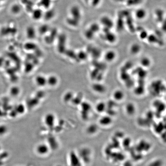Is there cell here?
<instances>
[{
    "mask_svg": "<svg viewBox=\"0 0 166 166\" xmlns=\"http://www.w3.org/2000/svg\"><path fill=\"white\" fill-rule=\"evenodd\" d=\"M100 25L102 26L103 29L111 30L115 25L114 21L111 17L107 15H104L100 17Z\"/></svg>",
    "mask_w": 166,
    "mask_h": 166,
    "instance_id": "6da1fadb",
    "label": "cell"
},
{
    "mask_svg": "<svg viewBox=\"0 0 166 166\" xmlns=\"http://www.w3.org/2000/svg\"><path fill=\"white\" fill-rule=\"evenodd\" d=\"M103 38L105 41L110 44H115L117 41V37L115 33L111 32L110 30L103 29Z\"/></svg>",
    "mask_w": 166,
    "mask_h": 166,
    "instance_id": "7a4b0ae2",
    "label": "cell"
},
{
    "mask_svg": "<svg viewBox=\"0 0 166 166\" xmlns=\"http://www.w3.org/2000/svg\"><path fill=\"white\" fill-rule=\"evenodd\" d=\"M50 149L47 143H41L37 145L35 148L36 153L41 156H44L49 153Z\"/></svg>",
    "mask_w": 166,
    "mask_h": 166,
    "instance_id": "3957f363",
    "label": "cell"
},
{
    "mask_svg": "<svg viewBox=\"0 0 166 166\" xmlns=\"http://www.w3.org/2000/svg\"><path fill=\"white\" fill-rule=\"evenodd\" d=\"M147 15L148 12L147 10L143 8H138L134 12L135 18L140 21L145 20L147 16Z\"/></svg>",
    "mask_w": 166,
    "mask_h": 166,
    "instance_id": "277c9868",
    "label": "cell"
},
{
    "mask_svg": "<svg viewBox=\"0 0 166 166\" xmlns=\"http://www.w3.org/2000/svg\"><path fill=\"white\" fill-rule=\"evenodd\" d=\"M105 60L108 63H112L115 61L117 58L116 52L113 50H108L106 51L103 55Z\"/></svg>",
    "mask_w": 166,
    "mask_h": 166,
    "instance_id": "5b68a950",
    "label": "cell"
},
{
    "mask_svg": "<svg viewBox=\"0 0 166 166\" xmlns=\"http://www.w3.org/2000/svg\"><path fill=\"white\" fill-rule=\"evenodd\" d=\"M70 16L72 18L80 21L81 19V13L80 9L77 6H73L70 10Z\"/></svg>",
    "mask_w": 166,
    "mask_h": 166,
    "instance_id": "8992f818",
    "label": "cell"
},
{
    "mask_svg": "<svg viewBox=\"0 0 166 166\" xmlns=\"http://www.w3.org/2000/svg\"><path fill=\"white\" fill-rule=\"evenodd\" d=\"M113 99L116 102H121L123 100L125 97L124 92L120 89H117L113 92Z\"/></svg>",
    "mask_w": 166,
    "mask_h": 166,
    "instance_id": "52a82bcc",
    "label": "cell"
},
{
    "mask_svg": "<svg viewBox=\"0 0 166 166\" xmlns=\"http://www.w3.org/2000/svg\"><path fill=\"white\" fill-rule=\"evenodd\" d=\"M44 123L49 128L54 127L55 122V117L52 113H48L44 117Z\"/></svg>",
    "mask_w": 166,
    "mask_h": 166,
    "instance_id": "ba28073f",
    "label": "cell"
},
{
    "mask_svg": "<svg viewBox=\"0 0 166 166\" xmlns=\"http://www.w3.org/2000/svg\"><path fill=\"white\" fill-rule=\"evenodd\" d=\"M70 166H81V160L75 152H72L69 155Z\"/></svg>",
    "mask_w": 166,
    "mask_h": 166,
    "instance_id": "9c48e42d",
    "label": "cell"
},
{
    "mask_svg": "<svg viewBox=\"0 0 166 166\" xmlns=\"http://www.w3.org/2000/svg\"><path fill=\"white\" fill-rule=\"evenodd\" d=\"M126 113L129 116H133L135 114L137 110V107L134 103L130 102L126 104L124 107Z\"/></svg>",
    "mask_w": 166,
    "mask_h": 166,
    "instance_id": "30bf717a",
    "label": "cell"
},
{
    "mask_svg": "<svg viewBox=\"0 0 166 166\" xmlns=\"http://www.w3.org/2000/svg\"><path fill=\"white\" fill-rule=\"evenodd\" d=\"M142 50V46L138 43H134L130 47L129 52L133 55H137L140 53Z\"/></svg>",
    "mask_w": 166,
    "mask_h": 166,
    "instance_id": "8fae6325",
    "label": "cell"
},
{
    "mask_svg": "<svg viewBox=\"0 0 166 166\" xmlns=\"http://www.w3.org/2000/svg\"><path fill=\"white\" fill-rule=\"evenodd\" d=\"M92 89L95 93L99 94H104L106 91V87L99 82H97L93 84Z\"/></svg>",
    "mask_w": 166,
    "mask_h": 166,
    "instance_id": "7c38bea8",
    "label": "cell"
},
{
    "mask_svg": "<svg viewBox=\"0 0 166 166\" xmlns=\"http://www.w3.org/2000/svg\"><path fill=\"white\" fill-rule=\"evenodd\" d=\"M152 61L150 58L148 57L144 56L140 59V63L142 68L144 69L149 68L151 67Z\"/></svg>",
    "mask_w": 166,
    "mask_h": 166,
    "instance_id": "4fadbf2b",
    "label": "cell"
},
{
    "mask_svg": "<svg viewBox=\"0 0 166 166\" xmlns=\"http://www.w3.org/2000/svg\"><path fill=\"white\" fill-rule=\"evenodd\" d=\"M47 78L43 75H38L35 78V84L37 86L43 87L47 84Z\"/></svg>",
    "mask_w": 166,
    "mask_h": 166,
    "instance_id": "5bb4252c",
    "label": "cell"
},
{
    "mask_svg": "<svg viewBox=\"0 0 166 166\" xmlns=\"http://www.w3.org/2000/svg\"><path fill=\"white\" fill-rule=\"evenodd\" d=\"M95 110L99 113H102L107 110V104L103 101H100L95 105Z\"/></svg>",
    "mask_w": 166,
    "mask_h": 166,
    "instance_id": "9a60e30c",
    "label": "cell"
},
{
    "mask_svg": "<svg viewBox=\"0 0 166 166\" xmlns=\"http://www.w3.org/2000/svg\"><path fill=\"white\" fill-rule=\"evenodd\" d=\"M112 121V117L109 115L102 116L100 119V124L102 126H108L111 124Z\"/></svg>",
    "mask_w": 166,
    "mask_h": 166,
    "instance_id": "2e32d148",
    "label": "cell"
},
{
    "mask_svg": "<svg viewBox=\"0 0 166 166\" xmlns=\"http://www.w3.org/2000/svg\"><path fill=\"white\" fill-rule=\"evenodd\" d=\"M26 35L27 37L30 39L35 38L36 35V31L33 27H28L26 30Z\"/></svg>",
    "mask_w": 166,
    "mask_h": 166,
    "instance_id": "e0dca14e",
    "label": "cell"
},
{
    "mask_svg": "<svg viewBox=\"0 0 166 166\" xmlns=\"http://www.w3.org/2000/svg\"><path fill=\"white\" fill-rule=\"evenodd\" d=\"M47 78V84L49 85L51 87L55 86H56L58 84V79L57 77L55 76L51 75L49 77Z\"/></svg>",
    "mask_w": 166,
    "mask_h": 166,
    "instance_id": "ac0fdd59",
    "label": "cell"
},
{
    "mask_svg": "<svg viewBox=\"0 0 166 166\" xmlns=\"http://www.w3.org/2000/svg\"><path fill=\"white\" fill-rule=\"evenodd\" d=\"M43 12L40 9H36L33 12L32 16L33 19L38 20L43 17Z\"/></svg>",
    "mask_w": 166,
    "mask_h": 166,
    "instance_id": "d6986e66",
    "label": "cell"
},
{
    "mask_svg": "<svg viewBox=\"0 0 166 166\" xmlns=\"http://www.w3.org/2000/svg\"><path fill=\"white\" fill-rule=\"evenodd\" d=\"M164 12L163 10L160 9H158L155 11V16L156 19L158 22H159L160 21V20L161 21V20L163 19V16H164Z\"/></svg>",
    "mask_w": 166,
    "mask_h": 166,
    "instance_id": "ffe728a7",
    "label": "cell"
},
{
    "mask_svg": "<svg viewBox=\"0 0 166 166\" xmlns=\"http://www.w3.org/2000/svg\"><path fill=\"white\" fill-rule=\"evenodd\" d=\"M55 12L53 10L49 9L45 14H43V17L46 20H51L54 17Z\"/></svg>",
    "mask_w": 166,
    "mask_h": 166,
    "instance_id": "44dd1931",
    "label": "cell"
},
{
    "mask_svg": "<svg viewBox=\"0 0 166 166\" xmlns=\"http://www.w3.org/2000/svg\"><path fill=\"white\" fill-rule=\"evenodd\" d=\"M95 33H94L90 29H87L84 32V36L85 37L89 40H91L95 37Z\"/></svg>",
    "mask_w": 166,
    "mask_h": 166,
    "instance_id": "7402d4cb",
    "label": "cell"
},
{
    "mask_svg": "<svg viewBox=\"0 0 166 166\" xmlns=\"http://www.w3.org/2000/svg\"><path fill=\"white\" fill-rule=\"evenodd\" d=\"M89 29L92 30L95 34L98 32L100 30V25L98 23H93L90 25Z\"/></svg>",
    "mask_w": 166,
    "mask_h": 166,
    "instance_id": "603a6c76",
    "label": "cell"
},
{
    "mask_svg": "<svg viewBox=\"0 0 166 166\" xmlns=\"http://www.w3.org/2000/svg\"><path fill=\"white\" fill-rule=\"evenodd\" d=\"M67 24L70 26H72V27H76L78 26L80 21L70 17L67 18Z\"/></svg>",
    "mask_w": 166,
    "mask_h": 166,
    "instance_id": "cb8c5ba5",
    "label": "cell"
},
{
    "mask_svg": "<svg viewBox=\"0 0 166 166\" xmlns=\"http://www.w3.org/2000/svg\"><path fill=\"white\" fill-rule=\"evenodd\" d=\"M143 0H126L125 3L127 6L129 7L137 6L141 4Z\"/></svg>",
    "mask_w": 166,
    "mask_h": 166,
    "instance_id": "d4e9b609",
    "label": "cell"
},
{
    "mask_svg": "<svg viewBox=\"0 0 166 166\" xmlns=\"http://www.w3.org/2000/svg\"><path fill=\"white\" fill-rule=\"evenodd\" d=\"M39 3L41 7L46 9H48L51 6V0H40Z\"/></svg>",
    "mask_w": 166,
    "mask_h": 166,
    "instance_id": "484cf974",
    "label": "cell"
},
{
    "mask_svg": "<svg viewBox=\"0 0 166 166\" xmlns=\"http://www.w3.org/2000/svg\"><path fill=\"white\" fill-rule=\"evenodd\" d=\"M148 34H149L147 32V30H142L140 31V34H139V37L141 40H145V39L147 40Z\"/></svg>",
    "mask_w": 166,
    "mask_h": 166,
    "instance_id": "4316f807",
    "label": "cell"
},
{
    "mask_svg": "<svg viewBox=\"0 0 166 166\" xmlns=\"http://www.w3.org/2000/svg\"><path fill=\"white\" fill-rule=\"evenodd\" d=\"M162 162L160 160H156L151 162L149 166H162Z\"/></svg>",
    "mask_w": 166,
    "mask_h": 166,
    "instance_id": "83f0119b",
    "label": "cell"
},
{
    "mask_svg": "<svg viewBox=\"0 0 166 166\" xmlns=\"http://www.w3.org/2000/svg\"><path fill=\"white\" fill-rule=\"evenodd\" d=\"M90 1L93 7H96L100 4L102 0H90Z\"/></svg>",
    "mask_w": 166,
    "mask_h": 166,
    "instance_id": "f1b7e54d",
    "label": "cell"
},
{
    "mask_svg": "<svg viewBox=\"0 0 166 166\" xmlns=\"http://www.w3.org/2000/svg\"><path fill=\"white\" fill-rule=\"evenodd\" d=\"M49 27L47 25H43L40 27L39 29V32L41 33H45L46 32L45 31L46 30V31H48Z\"/></svg>",
    "mask_w": 166,
    "mask_h": 166,
    "instance_id": "f546056e",
    "label": "cell"
},
{
    "mask_svg": "<svg viewBox=\"0 0 166 166\" xmlns=\"http://www.w3.org/2000/svg\"><path fill=\"white\" fill-rule=\"evenodd\" d=\"M96 129H97L95 126H91L89 127L87 130H88V132L89 133L92 134L93 132H94L95 131H96Z\"/></svg>",
    "mask_w": 166,
    "mask_h": 166,
    "instance_id": "4dcf8cb0",
    "label": "cell"
},
{
    "mask_svg": "<svg viewBox=\"0 0 166 166\" xmlns=\"http://www.w3.org/2000/svg\"><path fill=\"white\" fill-rule=\"evenodd\" d=\"M13 11L15 13H18L20 12L21 10L20 7L18 5H16L14 6L13 8Z\"/></svg>",
    "mask_w": 166,
    "mask_h": 166,
    "instance_id": "1f68e13d",
    "label": "cell"
},
{
    "mask_svg": "<svg viewBox=\"0 0 166 166\" xmlns=\"http://www.w3.org/2000/svg\"><path fill=\"white\" fill-rule=\"evenodd\" d=\"M114 2L117 3H123V2L125 3L126 0H113Z\"/></svg>",
    "mask_w": 166,
    "mask_h": 166,
    "instance_id": "d6a6232c",
    "label": "cell"
},
{
    "mask_svg": "<svg viewBox=\"0 0 166 166\" xmlns=\"http://www.w3.org/2000/svg\"><path fill=\"white\" fill-rule=\"evenodd\" d=\"M60 166V165H57V166Z\"/></svg>",
    "mask_w": 166,
    "mask_h": 166,
    "instance_id": "836d02e7",
    "label": "cell"
}]
</instances>
